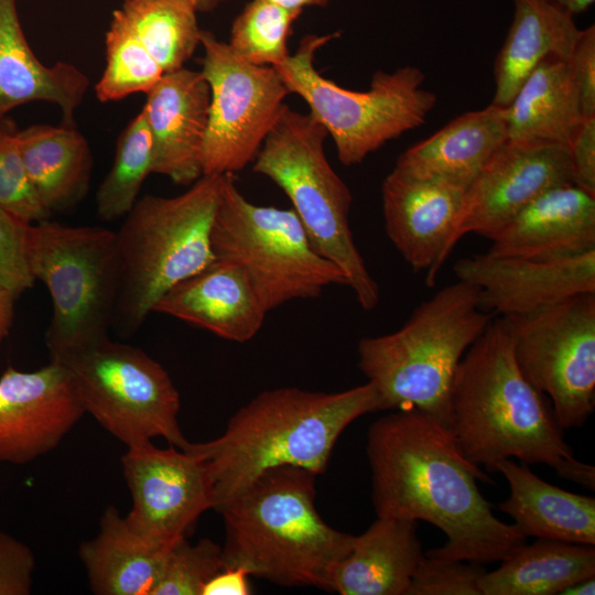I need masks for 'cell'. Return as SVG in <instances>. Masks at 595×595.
<instances>
[{
	"label": "cell",
	"instance_id": "1",
	"mask_svg": "<svg viewBox=\"0 0 595 595\" xmlns=\"http://www.w3.org/2000/svg\"><path fill=\"white\" fill-rule=\"evenodd\" d=\"M377 517L426 521L447 538L425 554L488 564L527 539L499 520L477 480L494 482L461 452L450 429L418 410H396L367 432Z\"/></svg>",
	"mask_w": 595,
	"mask_h": 595
},
{
	"label": "cell",
	"instance_id": "2",
	"mask_svg": "<svg viewBox=\"0 0 595 595\" xmlns=\"http://www.w3.org/2000/svg\"><path fill=\"white\" fill-rule=\"evenodd\" d=\"M450 430L463 455L489 472L501 459L517 458L595 488V467L576 458L550 400L521 374L501 317L490 322L458 365Z\"/></svg>",
	"mask_w": 595,
	"mask_h": 595
},
{
	"label": "cell",
	"instance_id": "3",
	"mask_svg": "<svg viewBox=\"0 0 595 595\" xmlns=\"http://www.w3.org/2000/svg\"><path fill=\"white\" fill-rule=\"evenodd\" d=\"M381 410L370 381L331 393L296 387L260 392L234 413L219 436L190 444L205 462L212 509L219 513L274 467L296 466L323 474L345 429L359 416Z\"/></svg>",
	"mask_w": 595,
	"mask_h": 595
},
{
	"label": "cell",
	"instance_id": "4",
	"mask_svg": "<svg viewBox=\"0 0 595 595\" xmlns=\"http://www.w3.org/2000/svg\"><path fill=\"white\" fill-rule=\"evenodd\" d=\"M317 475L302 467L266 470L221 510L224 567L282 586L328 592L331 567L351 549L354 536L320 516Z\"/></svg>",
	"mask_w": 595,
	"mask_h": 595
},
{
	"label": "cell",
	"instance_id": "5",
	"mask_svg": "<svg viewBox=\"0 0 595 595\" xmlns=\"http://www.w3.org/2000/svg\"><path fill=\"white\" fill-rule=\"evenodd\" d=\"M491 321L478 289L457 280L418 305L399 329L361 338L358 367L382 410H418L450 429L458 365Z\"/></svg>",
	"mask_w": 595,
	"mask_h": 595
},
{
	"label": "cell",
	"instance_id": "6",
	"mask_svg": "<svg viewBox=\"0 0 595 595\" xmlns=\"http://www.w3.org/2000/svg\"><path fill=\"white\" fill-rule=\"evenodd\" d=\"M223 175H203L173 197L145 195L125 216L116 232L118 334H133L164 293L216 259L210 236Z\"/></svg>",
	"mask_w": 595,
	"mask_h": 595
},
{
	"label": "cell",
	"instance_id": "7",
	"mask_svg": "<svg viewBox=\"0 0 595 595\" xmlns=\"http://www.w3.org/2000/svg\"><path fill=\"white\" fill-rule=\"evenodd\" d=\"M326 130L310 113L282 109L252 170L288 196L315 250L347 277L359 306L374 310L380 290L356 247L349 226L353 195L331 166Z\"/></svg>",
	"mask_w": 595,
	"mask_h": 595
},
{
	"label": "cell",
	"instance_id": "8",
	"mask_svg": "<svg viewBox=\"0 0 595 595\" xmlns=\"http://www.w3.org/2000/svg\"><path fill=\"white\" fill-rule=\"evenodd\" d=\"M339 35L302 37L298 50L274 68L289 94L305 101L309 113L333 139L339 162L350 166L422 126L436 105V96L421 87L425 75L410 65L376 72L366 91L349 90L325 78L314 66L315 55Z\"/></svg>",
	"mask_w": 595,
	"mask_h": 595
},
{
	"label": "cell",
	"instance_id": "9",
	"mask_svg": "<svg viewBox=\"0 0 595 595\" xmlns=\"http://www.w3.org/2000/svg\"><path fill=\"white\" fill-rule=\"evenodd\" d=\"M26 260L50 292V359L108 337L119 291L116 232L45 219L30 224Z\"/></svg>",
	"mask_w": 595,
	"mask_h": 595
},
{
	"label": "cell",
	"instance_id": "10",
	"mask_svg": "<svg viewBox=\"0 0 595 595\" xmlns=\"http://www.w3.org/2000/svg\"><path fill=\"white\" fill-rule=\"evenodd\" d=\"M216 259L240 266L268 311L293 300L317 299L331 285H346V274L313 247L292 208L249 202L224 174L212 228Z\"/></svg>",
	"mask_w": 595,
	"mask_h": 595
},
{
	"label": "cell",
	"instance_id": "11",
	"mask_svg": "<svg viewBox=\"0 0 595 595\" xmlns=\"http://www.w3.org/2000/svg\"><path fill=\"white\" fill-rule=\"evenodd\" d=\"M50 360L66 368L85 413L127 447L154 437L190 445L178 423L180 393L143 350L105 337Z\"/></svg>",
	"mask_w": 595,
	"mask_h": 595
},
{
	"label": "cell",
	"instance_id": "12",
	"mask_svg": "<svg viewBox=\"0 0 595 595\" xmlns=\"http://www.w3.org/2000/svg\"><path fill=\"white\" fill-rule=\"evenodd\" d=\"M501 318L518 368L548 397L560 426H582L595 409V293Z\"/></svg>",
	"mask_w": 595,
	"mask_h": 595
},
{
	"label": "cell",
	"instance_id": "13",
	"mask_svg": "<svg viewBox=\"0 0 595 595\" xmlns=\"http://www.w3.org/2000/svg\"><path fill=\"white\" fill-rule=\"evenodd\" d=\"M199 45L210 90L203 175L235 174L256 159L289 91L274 67L241 58L210 31L201 30Z\"/></svg>",
	"mask_w": 595,
	"mask_h": 595
},
{
	"label": "cell",
	"instance_id": "14",
	"mask_svg": "<svg viewBox=\"0 0 595 595\" xmlns=\"http://www.w3.org/2000/svg\"><path fill=\"white\" fill-rule=\"evenodd\" d=\"M121 465L132 498L125 519L153 545L171 548L187 539L199 516L213 508L205 462L190 445L160 448L149 441L129 446Z\"/></svg>",
	"mask_w": 595,
	"mask_h": 595
},
{
	"label": "cell",
	"instance_id": "15",
	"mask_svg": "<svg viewBox=\"0 0 595 595\" xmlns=\"http://www.w3.org/2000/svg\"><path fill=\"white\" fill-rule=\"evenodd\" d=\"M570 183L567 144L508 139L465 191L445 248L446 259L465 235L477 234L490 240L538 196Z\"/></svg>",
	"mask_w": 595,
	"mask_h": 595
},
{
	"label": "cell",
	"instance_id": "16",
	"mask_svg": "<svg viewBox=\"0 0 595 595\" xmlns=\"http://www.w3.org/2000/svg\"><path fill=\"white\" fill-rule=\"evenodd\" d=\"M85 414L66 368L50 360L0 377V463L26 464L54 450Z\"/></svg>",
	"mask_w": 595,
	"mask_h": 595
},
{
	"label": "cell",
	"instance_id": "17",
	"mask_svg": "<svg viewBox=\"0 0 595 595\" xmlns=\"http://www.w3.org/2000/svg\"><path fill=\"white\" fill-rule=\"evenodd\" d=\"M457 280L478 289L482 306L501 317L531 313L564 299L595 293V250L558 260L495 257L487 252L457 260Z\"/></svg>",
	"mask_w": 595,
	"mask_h": 595
},
{
	"label": "cell",
	"instance_id": "18",
	"mask_svg": "<svg viewBox=\"0 0 595 595\" xmlns=\"http://www.w3.org/2000/svg\"><path fill=\"white\" fill-rule=\"evenodd\" d=\"M465 190L433 180L416 178L392 170L381 186L382 213L388 238L415 271H426L435 284L446 260L445 248L461 213Z\"/></svg>",
	"mask_w": 595,
	"mask_h": 595
},
{
	"label": "cell",
	"instance_id": "19",
	"mask_svg": "<svg viewBox=\"0 0 595 595\" xmlns=\"http://www.w3.org/2000/svg\"><path fill=\"white\" fill-rule=\"evenodd\" d=\"M210 90L202 72L182 67L165 73L141 109L152 138V173L178 185L203 176Z\"/></svg>",
	"mask_w": 595,
	"mask_h": 595
},
{
	"label": "cell",
	"instance_id": "20",
	"mask_svg": "<svg viewBox=\"0 0 595 595\" xmlns=\"http://www.w3.org/2000/svg\"><path fill=\"white\" fill-rule=\"evenodd\" d=\"M487 253L558 260L595 250V196L574 184L544 192L491 239Z\"/></svg>",
	"mask_w": 595,
	"mask_h": 595
},
{
	"label": "cell",
	"instance_id": "21",
	"mask_svg": "<svg viewBox=\"0 0 595 595\" xmlns=\"http://www.w3.org/2000/svg\"><path fill=\"white\" fill-rule=\"evenodd\" d=\"M152 312L176 317L226 340L246 343L260 331L269 311L240 266L215 259L164 293Z\"/></svg>",
	"mask_w": 595,
	"mask_h": 595
},
{
	"label": "cell",
	"instance_id": "22",
	"mask_svg": "<svg viewBox=\"0 0 595 595\" xmlns=\"http://www.w3.org/2000/svg\"><path fill=\"white\" fill-rule=\"evenodd\" d=\"M508 140L506 108L493 104L465 112L402 152L394 170L463 190Z\"/></svg>",
	"mask_w": 595,
	"mask_h": 595
},
{
	"label": "cell",
	"instance_id": "23",
	"mask_svg": "<svg viewBox=\"0 0 595 595\" xmlns=\"http://www.w3.org/2000/svg\"><path fill=\"white\" fill-rule=\"evenodd\" d=\"M88 87V77L75 65L43 64L26 41L17 1L0 0V125L9 111L34 101L57 106L62 123L75 125Z\"/></svg>",
	"mask_w": 595,
	"mask_h": 595
},
{
	"label": "cell",
	"instance_id": "24",
	"mask_svg": "<svg viewBox=\"0 0 595 595\" xmlns=\"http://www.w3.org/2000/svg\"><path fill=\"white\" fill-rule=\"evenodd\" d=\"M418 521L380 518L354 536L350 551L329 570L328 592L339 595H408L423 559Z\"/></svg>",
	"mask_w": 595,
	"mask_h": 595
},
{
	"label": "cell",
	"instance_id": "25",
	"mask_svg": "<svg viewBox=\"0 0 595 595\" xmlns=\"http://www.w3.org/2000/svg\"><path fill=\"white\" fill-rule=\"evenodd\" d=\"M508 482L509 497L499 502L527 539L595 545V498L544 482L528 466L501 459L494 466Z\"/></svg>",
	"mask_w": 595,
	"mask_h": 595
},
{
	"label": "cell",
	"instance_id": "26",
	"mask_svg": "<svg viewBox=\"0 0 595 595\" xmlns=\"http://www.w3.org/2000/svg\"><path fill=\"white\" fill-rule=\"evenodd\" d=\"M515 13L494 65L491 104L507 107L517 90L544 58L569 61L581 31L573 15L551 0H513Z\"/></svg>",
	"mask_w": 595,
	"mask_h": 595
},
{
	"label": "cell",
	"instance_id": "27",
	"mask_svg": "<svg viewBox=\"0 0 595 595\" xmlns=\"http://www.w3.org/2000/svg\"><path fill=\"white\" fill-rule=\"evenodd\" d=\"M28 177L51 214L74 209L86 196L94 160L75 125H34L17 131Z\"/></svg>",
	"mask_w": 595,
	"mask_h": 595
},
{
	"label": "cell",
	"instance_id": "28",
	"mask_svg": "<svg viewBox=\"0 0 595 595\" xmlns=\"http://www.w3.org/2000/svg\"><path fill=\"white\" fill-rule=\"evenodd\" d=\"M173 547L149 543L128 526L116 507L109 506L97 536L82 542L78 555L94 594L150 595Z\"/></svg>",
	"mask_w": 595,
	"mask_h": 595
},
{
	"label": "cell",
	"instance_id": "29",
	"mask_svg": "<svg viewBox=\"0 0 595 595\" xmlns=\"http://www.w3.org/2000/svg\"><path fill=\"white\" fill-rule=\"evenodd\" d=\"M508 139L567 144L583 120L567 61H541L505 107Z\"/></svg>",
	"mask_w": 595,
	"mask_h": 595
},
{
	"label": "cell",
	"instance_id": "30",
	"mask_svg": "<svg viewBox=\"0 0 595 595\" xmlns=\"http://www.w3.org/2000/svg\"><path fill=\"white\" fill-rule=\"evenodd\" d=\"M595 576L594 545L537 539L510 551L485 572L482 595H560L571 584Z\"/></svg>",
	"mask_w": 595,
	"mask_h": 595
},
{
	"label": "cell",
	"instance_id": "31",
	"mask_svg": "<svg viewBox=\"0 0 595 595\" xmlns=\"http://www.w3.org/2000/svg\"><path fill=\"white\" fill-rule=\"evenodd\" d=\"M120 9L164 74L184 67L199 45L197 12L185 0H123Z\"/></svg>",
	"mask_w": 595,
	"mask_h": 595
},
{
	"label": "cell",
	"instance_id": "32",
	"mask_svg": "<svg viewBox=\"0 0 595 595\" xmlns=\"http://www.w3.org/2000/svg\"><path fill=\"white\" fill-rule=\"evenodd\" d=\"M152 138L142 110L118 137L112 165L96 193L101 220L125 217L138 201L143 182L152 173Z\"/></svg>",
	"mask_w": 595,
	"mask_h": 595
},
{
	"label": "cell",
	"instance_id": "33",
	"mask_svg": "<svg viewBox=\"0 0 595 595\" xmlns=\"http://www.w3.org/2000/svg\"><path fill=\"white\" fill-rule=\"evenodd\" d=\"M106 66L95 86L101 102L132 94H148L164 75L119 8L112 12L105 36Z\"/></svg>",
	"mask_w": 595,
	"mask_h": 595
},
{
	"label": "cell",
	"instance_id": "34",
	"mask_svg": "<svg viewBox=\"0 0 595 595\" xmlns=\"http://www.w3.org/2000/svg\"><path fill=\"white\" fill-rule=\"evenodd\" d=\"M300 14L266 0H250L235 18L228 44L252 64L277 67L290 55L288 41Z\"/></svg>",
	"mask_w": 595,
	"mask_h": 595
},
{
	"label": "cell",
	"instance_id": "35",
	"mask_svg": "<svg viewBox=\"0 0 595 595\" xmlns=\"http://www.w3.org/2000/svg\"><path fill=\"white\" fill-rule=\"evenodd\" d=\"M223 567L221 545L210 539L195 544L183 539L169 552L150 595H202L207 582Z\"/></svg>",
	"mask_w": 595,
	"mask_h": 595
},
{
	"label": "cell",
	"instance_id": "36",
	"mask_svg": "<svg viewBox=\"0 0 595 595\" xmlns=\"http://www.w3.org/2000/svg\"><path fill=\"white\" fill-rule=\"evenodd\" d=\"M17 131L7 120L0 125V208L34 224L50 219L52 214L42 205L28 177Z\"/></svg>",
	"mask_w": 595,
	"mask_h": 595
},
{
	"label": "cell",
	"instance_id": "37",
	"mask_svg": "<svg viewBox=\"0 0 595 595\" xmlns=\"http://www.w3.org/2000/svg\"><path fill=\"white\" fill-rule=\"evenodd\" d=\"M485 572L483 564L424 553L408 595H482L479 581Z\"/></svg>",
	"mask_w": 595,
	"mask_h": 595
},
{
	"label": "cell",
	"instance_id": "38",
	"mask_svg": "<svg viewBox=\"0 0 595 595\" xmlns=\"http://www.w3.org/2000/svg\"><path fill=\"white\" fill-rule=\"evenodd\" d=\"M29 225L0 208V285L17 296L35 282L26 260Z\"/></svg>",
	"mask_w": 595,
	"mask_h": 595
},
{
	"label": "cell",
	"instance_id": "39",
	"mask_svg": "<svg viewBox=\"0 0 595 595\" xmlns=\"http://www.w3.org/2000/svg\"><path fill=\"white\" fill-rule=\"evenodd\" d=\"M34 570L30 547L0 530V595L31 594Z\"/></svg>",
	"mask_w": 595,
	"mask_h": 595
},
{
	"label": "cell",
	"instance_id": "40",
	"mask_svg": "<svg viewBox=\"0 0 595 595\" xmlns=\"http://www.w3.org/2000/svg\"><path fill=\"white\" fill-rule=\"evenodd\" d=\"M576 84L584 118L595 117V26L581 31L567 61Z\"/></svg>",
	"mask_w": 595,
	"mask_h": 595
},
{
	"label": "cell",
	"instance_id": "41",
	"mask_svg": "<svg viewBox=\"0 0 595 595\" xmlns=\"http://www.w3.org/2000/svg\"><path fill=\"white\" fill-rule=\"evenodd\" d=\"M567 150L572 183L595 196V117L583 118L567 142Z\"/></svg>",
	"mask_w": 595,
	"mask_h": 595
},
{
	"label": "cell",
	"instance_id": "42",
	"mask_svg": "<svg viewBox=\"0 0 595 595\" xmlns=\"http://www.w3.org/2000/svg\"><path fill=\"white\" fill-rule=\"evenodd\" d=\"M249 574L241 569L223 567L205 585L202 595H248L251 587Z\"/></svg>",
	"mask_w": 595,
	"mask_h": 595
},
{
	"label": "cell",
	"instance_id": "43",
	"mask_svg": "<svg viewBox=\"0 0 595 595\" xmlns=\"http://www.w3.org/2000/svg\"><path fill=\"white\" fill-rule=\"evenodd\" d=\"M15 299L17 295L12 291L0 285V345L12 326Z\"/></svg>",
	"mask_w": 595,
	"mask_h": 595
},
{
	"label": "cell",
	"instance_id": "44",
	"mask_svg": "<svg viewBox=\"0 0 595 595\" xmlns=\"http://www.w3.org/2000/svg\"><path fill=\"white\" fill-rule=\"evenodd\" d=\"M288 11L302 13L306 7H325L331 0H266Z\"/></svg>",
	"mask_w": 595,
	"mask_h": 595
},
{
	"label": "cell",
	"instance_id": "45",
	"mask_svg": "<svg viewBox=\"0 0 595 595\" xmlns=\"http://www.w3.org/2000/svg\"><path fill=\"white\" fill-rule=\"evenodd\" d=\"M593 594H595V576L571 584L560 593V595H593Z\"/></svg>",
	"mask_w": 595,
	"mask_h": 595
},
{
	"label": "cell",
	"instance_id": "46",
	"mask_svg": "<svg viewBox=\"0 0 595 595\" xmlns=\"http://www.w3.org/2000/svg\"><path fill=\"white\" fill-rule=\"evenodd\" d=\"M551 1L572 15L584 13L595 2V0H551Z\"/></svg>",
	"mask_w": 595,
	"mask_h": 595
},
{
	"label": "cell",
	"instance_id": "47",
	"mask_svg": "<svg viewBox=\"0 0 595 595\" xmlns=\"http://www.w3.org/2000/svg\"><path fill=\"white\" fill-rule=\"evenodd\" d=\"M196 12L208 13L217 9L226 0H185Z\"/></svg>",
	"mask_w": 595,
	"mask_h": 595
}]
</instances>
